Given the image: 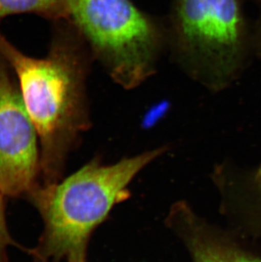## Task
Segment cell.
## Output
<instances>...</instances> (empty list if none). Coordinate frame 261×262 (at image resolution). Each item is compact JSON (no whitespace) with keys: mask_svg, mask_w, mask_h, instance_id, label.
Returning <instances> with one entry per match:
<instances>
[{"mask_svg":"<svg viewBox=\"0 0 261 262\" xmlns=\"http://www.w3.org/2000/svg\"><path fill=\"white\" fill-rule=\"evenodd\" d=\"M247 215L250 230L261 240V163L245 178Z\"/></svg>","mask_w":261,"mask_h":262,"instance_id":"8","label":"cell"},{"mask_svg":"<svg viewBox=\"0 0 261 262\" xmlns=\"http://www.w3.org/2000/svg\"><path fill=\"white\" fill-rule=\"evenodd\" d=\"M4 193L0 188V262H10L8 257V250L10 246L19 247L15 240L13 239L11 235L8 230L6 219H5V205H4Z\"/></svg>","mask_w":261,"mask_h":262,"instance_id":"9","label":"cell"},{"mask_svg":"<svg viewBox=\"0 0 261 262\" xmlns=\"http://www.w3.org/2000/svg\"><path fill=\"white\" fill-rule=\"evenodd\" d=\"M62 32L45 58L21 52L0 32V55L17 78L40 144V175L48 185L61 180L67 157L89 127L86 54L79 32Z\"/></svg>","mask_w":261,"mask_h":262,"instance_id":"1","label":"cell"},{"mask_svg":"<svg viewBox=\"0 0 261 262\" xmlns=\"http://www.w3.org/2000/svg\"><path fill=\"white\" fill-rule=\"evenodd\" d=\"M170 223L193 262H261V254L213 230L186 205L173 208Z\"/></svg>","mask_w":261,"mask_h":262,"instance_id":"6","label":"cell"},{"mask_svg":"<svg viewBox=\"0 0 261 262\" xmlns=\"http://www.w3.org/2000/svg\"><path fill=\"white\" fill-rule=\"evenodd\" d=\"M167 48L192 80L222 91L257 53L240 0H171Z\"/></svg>","mask_w":261,"mask_h":262,"instance_id":"3","label":"cell"},{"mask_svg":"<svg viewBox=\"0 0 261 262\" xmlns=\"http://www.w3.org/2000/svg\"><path fill=\"white\" fill-rule=\"evenodd\" d=\"M0 55V188L4 195L26 198L39 183L37 133L20 89Z\"/></svg>","mask_w":261,"mask_h":262,"instance_id":"5","label":"cell"},{"mask_svg":"<svg viewBox=\"0 0 261 262\" xmlns=\"http://www.w3.org/2000/svg\"><path fill=\"white\" fill-rule=\"evenodd\" d=\"M254 1L259 5L260 9V16L259 20H257L256 25L254 29V42L256 46L257 53L259 54L261 52V0H254Z\"/></svg>","mask_w":261,"mask_h":262,"instance_id":"10","label":"cell"},{"mask_svg":"<svg viewBox=\"0 0 261 262\" xmlns=\"http://www.w3.org/2000/svg\"><path fill=\"white\" fill-rule=\"evenodd\" d=\"M93 55L120 87H139L167 47L166 29L130 0H64Z\"/></svg>","mask_w":261,"mask_h":262,"instance_id":"4","label":"cell"},{"mask_svg":"<svg viewBox=\"0 0 261 262\" xmlns=\"http://www.w3.org/2000/svg\"><path fill=\"white\" fill-rule=\"evenodd\" d=\"M26 13L54 20H69L64 0H0V17Z\"/></svg>","mask_w":261,"mask_h":262,"instance_id":"7","label":"cell"},{"mask_svg":"<svg viewBox=\"0 0 261 262\" xmlns=\"http://www.w3.org/2000/svg\"><path fill=\"white\" fill-rule=\"evenodd\" d=\"M165 148L104 166L98 161L63 181L36 186L27 201L38 211L44 229L37 245L26 250L32 262H86L89 239L126 187Z\"/></svg>","mask_w":261,"mask_h":262,"instance_id":"2","label":"cell"}]
</instances>
